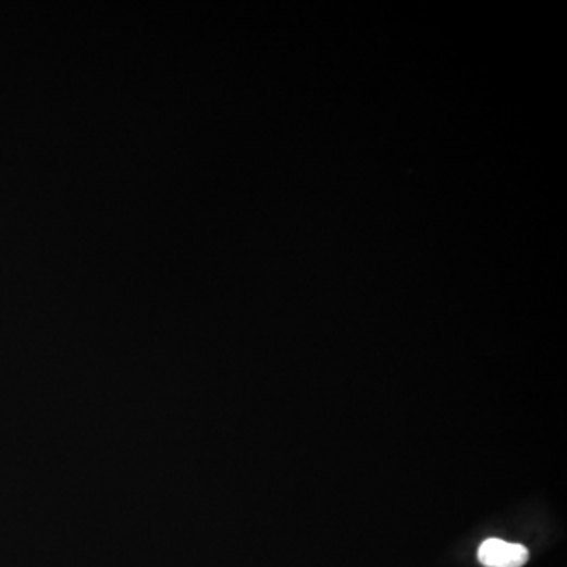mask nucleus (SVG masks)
<instances>
[{"label": "nucleus", "mask_w": 567, "mask_h": 567, "mask_svg": "<svg viewBox=\"0 0 567 567\" xmlns=\"http://www.w3.org/2000/svg\"><path fill=\"white\" fill-rule=\"evenodd\" d=\"M528 548L520 544L488 539L478 551V559L485 567H522L528 562Z\"/></svg>", "instance_id": "f257e3e1"}]
</instances>
